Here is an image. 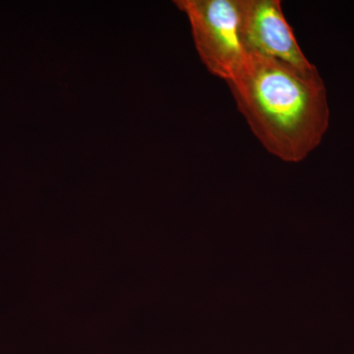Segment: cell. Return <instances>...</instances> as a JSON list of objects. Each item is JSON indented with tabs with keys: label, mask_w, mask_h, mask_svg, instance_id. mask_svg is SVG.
I'll return each instance as SVG.
<instances>
[{
	"label": "cell",
	"mask_w": 354,
	"mask_h": 354,
	"mask_svg": "<svg viewBox=\"0 0 354 354\" xmlns=\"http://www.w3.org/2000/svg\"><path fill=\"white\" fill-rule=\"evenodd\" d=\"M237 109L263 147L286 162H300L320 145L330 122L325 83L304 71L250 53L228 81Z\"/></svg>",
	"instance_id": "cell-1"
},
{
	"label": "cell",
	"mask_w": 354,
	"mask_h": 354,
	"mask_svg": "<svg viewBox=\"0 0 354 354\" xmlns=\"http://www.w3.org/2000/svg\"><path fill=\"white\" fill-rule=\"evenodd\" d=\"M187 16L198 55L209 73L225 82L245 64L241 35V0H176Z\"/></svg>",
	"instance_id": "cell-2"
},
{
	"label": "cell",
	"mask_w": 354,
	"mask_h": 354,
	"mask_svg": "<svg viewBox=\"0 0 354 354\" xmlns=\"http://www.w3.org/2000/svg\"><path fill=\"white\" fill-rule=\"evenodd\" d=\"M241 35L247 53L276 58L309 71V62L295 39L279 0H241Z\"/></svg>",
	"instance_id": "cell-3"
}]
</instances>
